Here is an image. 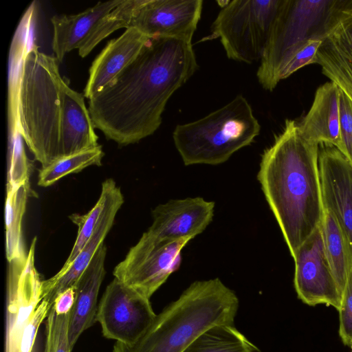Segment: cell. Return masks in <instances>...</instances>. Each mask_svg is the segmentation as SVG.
<instances>
[{
  "mask_svg": "<svg viewBox=\"0 0 352 352\" xmlns=\"http://www.w3.org/2000/svg\"><path fill=\"white\" fill-rule=\"evenodd\" d=\"M281 1H228L214 21L208 38H219L230 59L248 64L261 60Z\"/></svg>",
  "mask_w": 352,
  "mask_h": 352,
  "instance_id": "obj_8",
  "label": "cell"
},
{
  "mask_svg": "<svg viewBox=\"0 0 352 352\" xmlns=\"http://www.w3.org/2000/svg\"><path fill=\"white\" fill-rule=\"evenodd\" d=\"M104 155L102 146L98 145L59 158L39 170L38 185L42 187L50 186L66 175L78 173L90 166H100Z\"/></svg>",
  "mask_w": 352,
  "mask_h": 352,
  "instance_id": "obj_26",
  "label": "cell"
},
{
  "mask_svg": "<svg viewBox=\"0 0 352 352\" xmlns=\"http://www.w3.org/2000/svg\"><path fill=\"white\" fill-rule=\"evenodd\" d=\"M340 126L341 152L352 164V100L340 88Z\"/></svg>",
  "mask_w": 352,
  "mask_h": 352,
  "instance_id": "obj_32",
  "label": "cell"
},
{
  "mask_svg": "<svg viewBox=\"0 0 352 352\" xmlns=\"http://www.w3.org/2000/svg\"><path fill=\"white\" fill-rule=\"evenodd\" d=\"M339 94V87L331 81L317 89L308 113L298 123L304 139L341 151Z\"/></svg>",
  "mask_w": 352,
  "mask_h": 352,
  "instance_id": "obj_17",
  "label": "cell"
},
{
  "mask_svg": "<svg viewBox=\"0 0 352 352\" xmlns=\"http://www.w3.org/2000/svg\"><path fill=\"white\" fill-rule=\"evenodd\" d=\"M107 248L102 243L74 287L76 296L70 311L69 341L72 349L80 335L96 322L99 289L105 276Z\"/></svg>",
  "mask_w": 352,
  "mask_h": 352,
  "instance_id": "obj_18",
  "label": "cell"
},
{
  "mask_svg": "<svg viewBox=\"0 0 352 352\" xmlns=\"http://www.w3.org/2000/svg\"><path fill=\"white\" fill-rule=\"evenodd\" d=\"M184 352H261L234 324L214 325L200 334Z\"/></svg>",
  "mask_w": 352,
  "mask_h": 352,
  "instance_id": "obj_24",
  "label": "cell"
},
{
  "mask_svg": "<svg viewBox=\"0 0 352 352\" xmlns=\"http://www.w3.org/2000/svg\"><path fill=\"white\" fill-rule=\"evenodd\" d=\"M352 12V0H282L256 72L263 89H275L276 70L286 54L309 39L324 41Z\"/></svg>",
  "mask_w": 352,
  "mask_h": 352,
  "instance_id": "obj_6",
  "label": "cell"
},
{
  "mask_svg": "<svg viewBox=\"0 0 352 352\" xmlns=\"http://www.w3.org/2000/svg\"><path fill=\"white\" fill-rule=\"evenodd\" d=\"M30 190L29 183L6 189V250L8 262L27 255L23 243L22 220Z\"/></svg>",
  "mask_w": 352,
  "mask_h": 352,
  "instance_id": "obj_23",
  "label": "cell"
},
{
  "mask_svg": "<svg viewBox=\"0 0 352 352\" xmlns=\"http://www.w3.org/2000/svg\"><path fill=\"white\" fill-rule=\"evenodd\" d=\"M106 199V193L101 188L99 199L91 210L85 214H72L69 216L71 221L78 226L77 236L68 258L58 272L68 268L91 238L104 210Z\"/></svg>",
  "mask_w": 352,
  "mask_h": 352,
  "instance_id": "obj_28",
  "label": "cell"
},
{
  "mask_svg": "<svg viewBox=\"0 0 352 352\" xmlns=\"http://www.w3.org/2000/svg\"><path fill=\"white\" fill-rule=\"evenodd\" d=\"M260 130L250 103L238 95L201 119L177 125L173 139L186 166L217 165L250 145Z\"/></svg>",
  "mask_w": 352,
  "mask_h": 352,
  "instance_id": "obj_5",
  "label": "cell"
},
{
  "mask_svg": "<svg viewBox=\"0 0 352 352\" xmlns=\"http://www.w3.org/2000/svg\"><path fill=\"white\" fill-rule=\"evenodd\" d=\"M101 188L106 193V204L91 238L66 270L43 280V299L47 300L51 307L56 296L67 289L74 287L87 267L104 243L113 224L116 215L123 204L124 197L121 190L113 179H106Z\"/></svg>",
  "mask_w": 352,
  "mask_h": 352,
  "instance_id": "obj_15",
  "label": "cell"
},
{
  "mask_svg": "<svg viewBox=\"0 0 352 352\" xmlns=\"http://www.w3.org/2000/svg\"><path fill=\"white\" fill-rule=\"evenodd\" d=\"M322 74L352 100V30L341 28L325 38L314 60Z\"/></svg>",
  "mask_w": 352,
  "mask_h": 352,
  "instance_id": "obj_21",
  "label": "cell"
},
{
  "mask_svg": "<svg viewBox=\"0 0 352 352\" xmlns=\"http://www.w3.org/2000/svg\"><path fill=\"white\" fill-rule=\"evenodd\" d=\"M144 0H123V1L100 18L78 47V54L84 58L104 38L114 31L129 28L138 8Z\"/></svg>",
  "mask_w": 352,
  "mask_h": 352,
  "instance_id": "obj_25",
  "label": "cell"
},
{
  "mask_svg": "<svg viewBox=\"0 0 352 352\" xmlns=\"http://www.w3.org/2000/svg\"><path fill=\"white\" fill-rule=\"evenodd\" d=\"M322 40L309 39L304 41L290 50L280 62L274 78L275 87L278 83L309 65L314 64L316 53Z\"/></svg>",
  "mask_w": 352,
  "mask_h": 352,
  "instance_id": "obj_29",
  "label": "cell"
},
{
  "mask_svg": "<svg viewBox=\"0 0 352 352\" xmlns=\"http://www.w3.org/2000/svg\"><path fill=\"white\" fill-rule=\"evenodd\" d=\"M36 238L25 257L9 261L5 352H32L38 328L51 309L34 265Z\"/></svg>",
  "mask_w": 352,
  "mask_h": 352,
  "instance_id": "obj_7",
  "label": "cell"
},
{
  "mask_svg": "<svg viewBox=\"0 0 352 352\" xmlns=\"http://www.w3.org/2000/svg\"><path fill=\"white\" fill-rule=\"evenodd\" d=\"M320 228L328 264L342 294L349 270L352 248L336 217L327 208H324Z\"/></svg>",
  "mask_w": 352,
  "mask_h": 352,
  "instance_id": "obj_22",
  "label": "cell"
},
{
  "mask_svg": "<svg viewBox=\"0 0 352 352\" xmlns=\"http://www.w3.org/2000/svg\"><path fill=\"white\" fill-rule=\"evenodd\" d=\"M76 292L74 287L59 294L54 300L52 308L57 314H66L71 311L75 302Z\"/></svg>",
  "mask_w": 352,
  "mask_h": 352,
  "instance_id": "obj_33",
  "label": "cell"
},
{
  "mask_svg": "<svg viewBox=\"0 0 352 352\" xmlns=\"http://www.w3.org/2000/svg\"><path fill=\"white\" fill-rule=\"evenodd\" d=\"M55 56L34 43L24 59L19 87V114L24 142L46 167L60 158L65 79Z\"/></svg>",
  "mask_w": 352,
  "mask_h": 352,
  "instance_id": "obj_4",
  "label": "cell"
},
{
  "mask_svg": "<svg viewBox=\"0 0 352 352\" xmlns=\"http://www.w3.org/2000/svg\"><path fill=\"white\" fill-rule=\"evenodd\" d=\"M149 38L129 27L121 36L109 41L89 68L84 96L89 99L101 91L138 56Z\"/></svg>",
  "mask_w": 352,
  "mask_h": 352,
  "instance_id": "obj_16",
  "label": "cell"
},
{
  "mask_svg": "<svg viewBox=\"0 0 352 352\" xmlns=\"http://www.w3.org/2000/svg\"><path fill=\"white\" fill-rule=\"evenodd\" d=\"M84 94L65 80L60 140V158L98 146V137Z\"/></svg>",
  "mask_w": 352,
  "mask_h": 352,
  "instance_id": "obj_19",
  "label": "cell"
},
{
  "mask_svg": "<svg viewBox=\"0 0 352 352\" xmlns=\"http://www.w3.org/2000/svg\"><path fill=\"white\" fill-rule=\"evenodd\" d=\"M319 170L324 208L335 215L352 248V164L328 146L320 151Z\"/></svg>",
  "mask_w": 352,
  "mask_h": 352,
  "instance_id": "obj_14",
  "label": "cell"
},
{
  "mask_svg": "<svg viewBox=\"0 0 352 352\" xmlns=\"http://www.w3.org/2000/svg\"><path fill=\"white\" fill-rule=\"evenodd\" d=\"M123 0L98 2L96 5L74 15H54L52 50L56 58L62 62L65 54L78 49L97 21L119 6Z\"/></svg>",
  "mask_w": 352,
  "mask_h": 352,
  "instance_id": "obj_20",
  "label": "cell"
},
{
  "mask_svg": "<svg viewBox=\"0 0 352 352\" xmlns=\"http://www.w3.org/2000/svg\"><path fill=\"white\" fill-rule=\"evenodd\" d=\"M201 0H144L130 27L149 38L166 37L191 42L201 18Z\"/></svg>",
  "mask_w": 352,
  "mask_h": 352,
  "instance_id": "obj_12",
  "label": "cell"
},
{
  "mask_svg": "<svg viewBox=\"0 0 352 352\" xmlns=\"http://www.w3.org/2000/svg\"><path fill=\"white\" fill-rule=\"evenodd\" d=\"M188 242L161 239L146 231L115 267L114 278L150 299L179 268L182 250Z\"/></svg>",
  "mask_w": 352,
  "mask_h": 352,
  "instance_id": "obj_9",
  "label": "cell"
},
{
  "mask_svg": "<svg viewBox=\"0 0 352 352\" xmlns=\"http://www.w3.org/2000/svg\"><path fill=\"white\" fill-rule=\"evenodd\" d=\"M339 312V336L346 346L352 348V254L346 282L342 294Z\"/></svg>",
  "mask_w": 352,
  "mask_h": 352,
  "instance_id": "obj_31",
  "label": "cell"
},
{
  "mask_svg": "<svg viewBox=\"0 0 352 352\" xmlns=\"http://www.w3.org/2000/svg\"><path fill=\"white\" fill-rule=\"evenodd\" d=\"M351 352H352V348H351Z\"/></svg>",
  "mask_w": 352,
  "mask_h": 352,
  "instance_id": "obj_34",
  "label": "cell"
},
{
  "mask_svg": "<svg viewBox=\"0 0 352 352\" xmlns=\"http://www.w3.org/2000/svg\"><path fill=\"white\" fill-rule=\"evenodd\" d=\"M214 208L213 201L199 197L170 200L154 208L147 232L161 239L190 241L210 223Z\"/></svg>",
  "mask_w": 352,
  "mask_h": 352,
  "instance_id": "obj_13",
  "label": "cell"
},
{
  "mask_svg": "<svg viewBox=\"0 0 352 352\" xmlns=\"http://www.w3.org/2000/svg\"><path fill=\"white\" fill-rule=\"evenodd\" d=\"M319 153V144L304 139L298 123L287 120L261 156L257 178L292 258L322 219Z\"/></svg>",
  "mask_w": 352,
  "mask_h": 352,
  "instance_id": "obj_2",
  "label": "cell"
},
{
  "mask_svg": "<svg viewBox=\"0 0 352 352\" xmlns=\"http://www.w3.org/2000/svg\"><path fill=\"white\" fill-rule=\"evenodd\" d=\"M6 189L29 183L31 164L26 155L21 129H8Z\"/></svg>",
  "mask_w": 352,
  "mask_h": 352,
  "instance_id": "obj_27",
  "label": "cell"
},
{
  "mask_svg": "<svg viewBox=\"0 0 352 352\" xmlns=\"http://www.w3.org/2000/svg\"><path fill=\"white\" fill-rule=\"evenodd\" d=\"M239 301L218 278L197 280L167 305L133 344L116 342L113 352H184L204 331L234 324Z\"/></svg>",
  "mask_w": 352,
  "mask_h": 352,
  "instance_id": "obj_3",
  "label": "cell"
},
{
  "mask_svg": "<svg viewBox=\"0 0 352 352\" xmlns=\"http://www.w3.org/2000/svg\"><path fill=\"white\" fill-rule=\"evenodd\" d=\"M294 284L298 298L305 304H323L340 309L342 292L328 264L319 227L297 250Z\"/></svg>",
  "mask_w": 352,
  "mask_h": 352,
  "instance_id": "obj_11",
  "label": "cell"
},
{
  "mask_svg": "<svg viewBox=\"0 0 352 352\" xmlns=\"http://www.w3.org/2000/svg\"><path fill=\"white\" fill-rule=\"evenodd\" d=\"M70 312L57 314L52 307L46 322V340L44 352H71L69 341Z\"/></svg>",
  "mask_w": 352,
  "mask_h": 352,
  "instance_id": "obj_30",
  "label": "cell"
},
{
  "mask_svg": "<svg viewBox=\"0 0 352 352\" xmlns=\"http://www.w3.org/2000/svg\"><path fill=\"white\" fill-rule=\"evenodd\" d=\"M192 43L150 38L138 56L89 99L95 128L124 146L154 133L170 96L198 69Z\"/></svg>",
  "mask_w": 352,
  "mask_h": 352,
  "instance_id": "obj_1",
  "label": "cell"
},
{
  "mask_svg": "<svg viewBox=\"0 0 352 352\" xmlns=\"http://www.w3.org/2000/svg\"><path fill=\"white\" fill-rule=\"evenodd\" d=\"M156 315L150 299L114 278L98 306L96 321L105 338L131 345L144 333Z\"/></svg>",
  "mask_w": 352,
  "mask_h": 352,
  "instance_id": "obj_10",
  "label": "cell"
}]
</instances>
